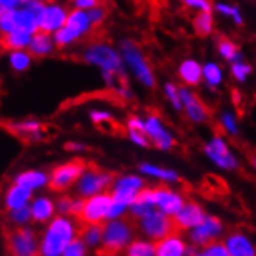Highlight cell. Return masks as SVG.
<instances>
[{
	"instance_id": "74e56055",
	"label": "cell",
	"mask_w": 256,
	"mask_h": 256,
	"mask_svg": "<svg viewBox=\"0 0 256 256\" xmlns=\"http://www.w3.org/2000/svg\"><path fill=\"white\" fill-rule=\"evenodd\" d=\"M86 253H87V244L80 236H74L73 240L68 244V247L64 252L66 256H82Z\"/></svg>"
},
{
	"instance_id": "836d02e7",
	"label": "cell",
	"mask_w": 256,
	"mask_h": 256,
	"mask_svg": "<svg viewBox=\"0 0 256 256\" xmlns=\"http://www.w3.org/2000/svg\"><path fill=\"white\" fill-rule=\"evenodd\" d=\"M30 53H24V52H20V50H18V52H12L11 54H10V66H11V68L14 70V72H25L28 67H30V64H32V59H30Z\"/></svg>"
},
{
	"instance_id": "f6af8a7d",
	"label": "cell",
	"mask_w": 256,
	"mask_h": 256,
	"mask_svg": "<svg viewBox=\"0 0 256 256\" xmlns=\"http://www.w3.org/2000/svg\"><path fill=\"white\" fill-rule=\"evenodd\" d=\"M216 10L220 11V12H224V14H227V16H232L238 25H242L244 24L242 22V18L239 16V10L236 6H228V5H224V4H218L216 5Z\"/></svg>"
},
{
	"instance_id": "ee69618b",
	"label": "cell",
	"mask_w": 256,
	"mask_h": 256,
	"mask_svg": "<svg viewBox=\"0 0 256 256\" xmlns=\"http://www.w3.org/2000/svg\"><path fill=\"white\" fill-rule=\"evenodd\" d=\"M166 95H168V98L171 100V102L174 104V108L177 110L182 109L184 101H180V100H182V96H180V90H177V87L174 84H171V82L166 84Z\"/></svg>"
},
{
	"instance_id": "9a60e30c",
	"label": "cell",
	"mask_w": 256,
	"mask_h": 256,
	"mask_svg": "<svg viewBox=\"0 0 256 256\" xmlns=\"http://www.w3.org/2000/svg\"><path fill=\"white\" fill-rule=\"evenodd\" d=\"M180 96H182L185 110L192 122L205 123L210 118V115H212V112H210V109L206 108V104L200 100V96L192 94L190 88H186V87L180 88Z\"/></svg>"
},
{
	"instance_id": "2e32d148",
	"label": "cell",
	"mask_w": 256,
	"mask_h": 256,
	"mask_svg": "<svg viewBox=\"0 0 256 256\" xmlns=\"http://www.w3.org/2000/svg\"><path fill=\"white\" fill-rule=\"evenodd\" d=\"M146 129L149 134V138L152 142V146L158 148V149H171L176 144L174 137L163 129L158 115L150 114L146 120Z\"/></svg>"
},
{
	"instance_id": "7c38bea8",
	"label": "cell",
	"mask_w": 256,
	"mask_h": 256,
	"mask_svg": "<svg viewBox=\"0 0 256 256\" xmlns=\"http://www.w3.org/2000/svg\"><path fill=\"white\" fill-rule=\"evenodd\" d=\"M152 202L163 213L174 216L176 213L180 212V208L185 205L186 200L180 194L171 191L166 186H157L152 188Z\"/></svg>"
},
{
	"instance_id": "52a82bcc",
	"label": "cell",
	"mask_w": 256,
	"mask_h": 256,
	"mask_svg": "<svg viewBox=\"0 0 256 256\" xmlns=\"http://www.w3.org/2000/svg\"><path fill=\"white\" fill-rule=\"evenodd\" d=\"M5 240H6V252L10 254H18V256L39 254L40 246L38 242V236L30 228H22V227L8 228V233H5Z\"/></svg>"
},
{
	"instance_id": "4fadbf2b",
	"label": "cell",
	"mask_w": 256,
	"mask_h": 256,
	"mask_svg": "<svg viewBox=\"0 0 256 256\" xmlns=\"http://www.w3.org/2000/svg\"><path fill=\"white\" fill-rule=\"evenodd\" d=\"M174 219L180 232L184 233L188 228H194V227H198L199 224H202L205 219V214H204L202 206L198 202L186 200L185 205L180 208V212L174 214Z\"/></svg>"
},
{
	"instance_id": "b9f144b4",
	"label": "cell",
	"mask_w": 256,
	"mask_h": 256,
	"mask_svg": "<svg viewBox=\"0 0 256 256\" xmlns=\"http://www.w3.org/2000/svg\"><path fill=\"white\" fill-rule=\"evenodd\" d=\"M232 73H233V76H234L238 81H244V80L248 76V74L252 73V67L239 61V62H234V64L232 66Z\"/></svg>"
},
{
	"instance_id": "f546056e",
	"label": "cell",
	"mask_w": 256,
	"mask_h": 256,
	"mask_svg": "<svg viewBox=\"0 0 256 256\" xmlns=\"http://www.w3.org/2000/svg\"><path fill=\"white\" fill-rule=\"evenodd\" d=\"M194 33L199 38H206L213 30V18L210 11H200L194 18Z\"/></svg>"
},
{
	"instance_id": "816d5d0a",
	"label": "cell",
	"mask_w": 256,
	"mask_h": 256,
	"mask_svg": "<svg viewBox=\"0 0 256 256\" xmlns=\"http://www.w3.org/2000/svg\"><path fill=\"white\" fill-rule=\"evenodd\" d=\"M64 148H66L67 150H82V149H87V146H86V144H81V143H73V142L66 143V144H64Z\"/></svg>"
},
{
	"instance_id": "c3c4849f",
	"label": "cell",
	"mask_w": 256,
	"mask_h": 256,
	"mask_svg": "<svg viewBox=\"0 0 256 256\" xmlns=\"http://www.w3.org/2000/svg\"><path fill=\"white\" fill-rule=\"evenodd\" d=\"M73 4L81 10H92L101 5V0H73Z\"/></svg>"
},
{
	"instance_id": "db71d44e",
	"label": "cell",
	"mask_w": 256,
	"mask_h": 256,
	"mask_svg": "<svg viewBox=\"0 0 256 256\" xmlns=\"http://www.w3.org/2000/svg\"><path fill=\"white\" fill-rule=\"evenodd\" d=\"M48 2H53V0H48Z\"/></svg>"
},
{
	"instance_id": "7a4b0ae2",
	"label": "cell",
	"mask_w": 256,
	"mask_h": 256,
	"mask_svg": "<svg viewBox=\"0 0 256 256\" xmlns=\"http://www.w3.org/2000/svg\"><path fill=\"white\" fill-rule=\"evenodd\" d=\"M84 58L87 62L96 64L102 68V74L110 88L128 87V80H126L123 64L120 61V56L112 48L101 44H95L87 50Z\"/></svg>"
},
{
	"instance_id": "83f0119b",
	"label": "cell",
	"mask_w": 256,
	"mask_h": 256,
	"mask_svg": "<svg viewBox=\"0 0 256 256\" xmlns=\"http://www.w3.org/2000/svg\"><path fill=\"white\" fill-rule=\"evenodd\" d=\"M47 182H48L47 174L39 172V171H28V172H24L16 177V184L26 186V188H32V190L44 186Z\"/></svg>"
},
{
	"instance_id": "f5cc1de1",
	"label": "cell",
	"mask_w": 256,
	"mask_h": 256,
	"mask_svg": "<svg viewBox=\"0 0 256 256\" xmlns=\"http://www.w3.org/2000/svg\"><path fill=\"white\" fill-rule=\"evenodd\" d=\"M246 154H247L248 162L253 164V168L256 170V149H247V150H246Z\"/></svg>"
},
{
	"instance_id": "5b68a950",
	"label": "cell",
	"mask_w": 256,
	"mask_h": 256,
	"mask_svg": "<svg viewBox=\"0 0 256 256\" xmlns=\"http://www.w3.org/2000/svg\"><path fill=\"white\" fill-rule=\"evenodd\" d=\"M116 182V174L101 170L98 164L88 162V166L78 182V191L82 198H92L100 191L106 190Z\"/></svg>"
},
{
	"instance_id": "f1b7e54d",
	"label": "cell",
	"mask_w": 256,
	"mask_h": 256,
	"mask_svg": "<svg viewBox=\"0 0 256 256\" xmlns=\"http://www.w3.org/2000/svg\"><path fill=\"white\" fill-rule=\"evenodd\" d=\"M218 48H219V53L227 59V61H232V62H239L240 59V54L238 52V47L236 44L232 42L227 36H218Z\"/></svg>"
},
{
	"instance_id": "7402d4cb",
	"label": "cell",
	"mask_w": 256,
	"mask_h": 256,
	"mask_svg": "<svg viewBox=\"0 0 256 256\" xmlns=\"http://www.w3.org/2000/svg\"><path fill=\"white\" fill-rule=\"evenodd\" d=\"M30 199H32V188H26V186L19 185V184H14L6 192V199H5L6 208L14 210V208L25 206Z\"/></svg>"
},
{
	"instance_id": "f35d334b",
	"label": "cell",
	"mask_w": 256,
	"mask_h": 256,
	"mask_svg": "<svg viewBox=\"0 0 256 256\" xmlns=\"http://www.w3.org/2000/svg\"><path fill=\"white\" fill-rule=\"evenodd\" d=\"M200 254H206V256H230L228 248L225 246V242H218V240H213L212 244H208L204 247V250L200 252Z\"/></svg>"
},
{
	"instance_id": "8fae6325",
	"label": "cell",
	"mask_w": 256,
	"mask_h": 256,
	"mask_svg": "<svg viewBox=\"0 0 256 256\" xmlns=\"http://www.w3.org/2000/svg\"><path fill=\"white\" fill-rule=\"evenodd\" d=\"M222 233V222L214 216H205L204 222L194 227L190 233V239L194 246L204 248L205 246L212 244Z\"/></svg>"
},
{
	"instance_id": "60d3db41",
	"label": "cell",
	"mask_w": 256,
	"mask_h": 256,
	"mask_svg": "<svg viewBox=\"0 0 256 256\" xmlns=\"http://www.w3.org/2000/svg\"><path fill=\"white\" fill-rule=\"evenodd\" d=\"M45 8H47V5H45V2H42V0H32V2L26 4V10L36 18L38 24H40V19L45 12Z\"/></svg>"
},
{
	"instance_id": "ffe728a7",
	"label": "cell",
	"mask_w": 256,
	"mask_h": 256,
	"mask_svg": "<svg viewBox=\"0 0 256 256\" xmlns=\"http://www.w3.org/2000/svg\"><path fill=\"white\" fill-rule=\"evenodd\" d=\"M225 246L228 248L230 256H253L256 253L253 244L242 233H232L225 240Z\"/></svg>"
},
{
	"instance_id": "484cf974",
	"label": "cell",
	"mask_w": 256,
	"mask_h": 256,
	"mask_svg": "<svg viewBox=\"0 0 256 256\" xmlns=\"http://www.w3.org/2000/svg\"><path fill=\"white\" fill-rule=\"evenodd\" d=\"M66 25H68L73 30H76L80 34H84V33L88 32L90 26H92V22H90L88 12H84V10L78 8V10H74L70 14V16L67 18Z\"/></svg>"
},
{
	"instance_id": "44dd1931",
	"label": "cell",
	"mask_w": 256,
	"mask_h": 256,
	"mask_svg": "<svg viewBox=\"0 0 256 256\" xmlns=\"http://www.w3.org/2000/svg\"><path fill=\"white\" fill-rule=\"evenodd\" d=\"M128 128H129V135H130L132 142H135L140 146H144V148L152 146V142H150L148 129H146V123H143L138 116H134V115L129 116Z\"/></svg>"
},
{
	"instance_id": "7dc6e473",
	"label": "cell",
	"mask_w": 256,
	"mask_h": 256,
	"mask_svg": "<svg viewBox=\"0 0 256 256\" xmlns=\"http://www.w3.org/2000/svg\"><path fill=\"white\" fill-rule=\"evenodd\" d=\"M222 126H224V129H227V132L230 135H236L238 134V128H236V123H234V118L230 114H224L222 115Z\"/></svg>"
},
{
	"instance_id": "6da1fadb",
	"label": "cell",
	"mask_w": 256,
	"mask_h": 256,
	"mask_svg": "<svg viewBox=\"0 0 256 256\" xmlns=\"http://www.w3.org/2000/svg\"><path fill=\"white\" fill-rule=\"evenodd\" d=\"M138 218L134 216L130 212L123 214L118 220H110L104 225V238L100 248H96L98 254L112 256L123 253L124 248L130 244L135 232L138 228Z\"/></svg>"
},
{
	"instance_id": "ac0fdd59",
	"label": "cell",
	"mask_w": 256,
	"mask_h": 256,
	"mask_svg": "<svg viewBox=\"0 0 256 256\" xmlns=\"http://www.w3.org/2000/svg\"><path fill=\"white\" fill-rule=\"evenodd\" d=\"M28 50H30V54L38 59L48 56L53 50V39H52L50 33L38 30L32 38V42L28 45Z\"/></svg>"
},
{
	"instance_id": "5bb4252c",
	"label": "cell",
	"mask_w": 256,
	"mask_h": 256,
	"mask_svg": "<svg viewBox=\"0 0 256 256\" xmlns=\"http://www.w3.org/2000/svg\"><path fill=\"white\" fill-rule=\"evenodd\" d=\"M205 152L216 164H219V166L224 170H238V166H239L238 160L233 157V154H230L227 144L224 143V140L220 137H214L212 142H210L205 146Z\"/></svg>"
},
{
	"instance_id": "e575fe53",
	"label": "cell",
	"mask_w": 256,
	"mask_h": 256,
	"mask_svg": "<svg viewBox=\"0 0 256 256\" xmlns=\"http://www.w3.org/2000/svg\"><path fill=\"white\" fill-rule=\"evenodd\" d=\"M126 253L130 254V256H152V254H157L154 244L143 242V240H135V242H130L128 246Z\"/></svg>"
},
{
	"instance_id": "d4e9b609",
	"label": "cell",
	"mask_w": 256,
	"mask_h": 256,
	"mask_svg": "<svg viewBox=\"0 0 256 256\" xmlns=\"http://www.w3.org/2000/svg\"><path fill=\"white\" fill-rule=\"evenodd\" d=\"M178 74H180V80H182L186 86H198L200 82V78L204 74V70L200 68L199 62L192 61V59H188L185 61L178 68Z\"/></svg>"
},
{
	"instance_id": "4dcf8cb0",
	"label": "cell",
	"mask_w": 256,
	"mask_h": 256,
	"mask_svg": "<svg viewBox=\"0 0 256 256\" xmlns=\"http://www.w3.org/2000/svg\"><path fill=\"white\" fill-rule=\"evenodd\" d=\"M95 126H96L102 134L115 135V137H118V135H120V137H123V135L126 134L124 126H123V124H120L112 115L108 116V118H104V120H101V122H98Z\"/></svg>"
},
{
	"instance_id": "ab89813d",
	"label": "cell",
	"mask_w": 256,
	"mask_h": 256,
	"mask_svg": "<svg viewBox=\"0 0 256 256\" xmlns=\"http://www.w3.org/2000/svg\"><path fill=\"white\" fill-rule=\"evenodd\" d=\"M144 185V182L140 177H135V176H126L122 178H116L115 182V188H132V190H142Z\"/></svg>"
},
{
	"instance_id": "f907efd6",
	"label": "cell",
	"mask_w": 256,
	"mask_h": 256,
	"mask_svg": "<svg viewBox=\"0 0 256 256\" xmlns=\"http://www.w3.org/2000/svg\"><path fill=\"white\" fill-rule=\"evenodd\" d=\"M19 4H20V0H0L2 10H14Z\"/></svg>"
},
{
	"instance_id": "8d00e7d4",
	"label": "cell",
	"mask_w": 256,
	"mask_h": 256,
	"mask_svg": "<svg viewBox=\"0 0 256 256\" xmlns=\"http://www.w3.org/2000/svg\"><path fill=\"white\" fill-rule=\"evenodd\" d=\"M204 76H205L206 82H208L210 86H212V87L220 84V81H222L220 68H219L216 64H206V66L204 67Z\"/></svg>"
},
{
	"instance_id": "4316f807",
	"label": "cell",
	"mask_w": 256,
	"mask_h": 256,
	"mask_svg": "<svg viewBox=\"0 0 256 256\" xmlns=\"http://www.w3.org/2000/svg\"><path fill=\"white\" fill-rule=\"evenodd\" d=\"M32 212H33V219L36 222H47L54 213V205L50 199L40 198L33 204Z\"/></svg>"
},
{
	"instance_id": "3957f363",
	"label": "cell",
	"mask_w": 256,
	"mask_h": 256,
	"mask_svg": "<svg viewBox=\"0 0 256 256\" xmlns=\"http://www.w3.org/2000/svg\"><path fill=\"white\" fill-rule=\"evenodd\" d=\"M74 236H76V230H74V225L70 220L61 216L54 218L44 234L39 254H45V256L64 254L66 248L68 247Z\"/></svg>"
},
{
	"instance_id": "ba28073f",
	"label": "cell",
	"mask_w": 256,
	"mask_h": 256,
	"mask_svg": "<svg viewBox=\"0 0 256 256\" xmlns=\"http://www.w3.org/2000/svg\"><path fill=\"white\" fill-rule=\"evenodd\" d=\"M123 47V56L126 59V62L130 66L134 74L137 76L144 86L148 87H154V74L152 70L148 66L144 56L142 54V52L138 50V47L130 40H124L122 44Z\"/></svg>"
},
{
	"instance_id": "603a6c76",
	"label": "cell",
	"mask_w": 256,
	"mask_h": 256,
	"mask_svg": "<svg viewBox=\"0 0 256 256\" xmlns=\"http://www.w3.org/2000/svg\"><path fill=\"white\" fill-rule=\"evenodd\" d=\"M202 192L205 196H213V198H222L228 194V185L225 180L214 174H206L202 182Z\"/></svg>"
},
{
	"instance_id": "d6986e66",
	"label": "cell",
	"mask_w": 256,
	"mask_h": 256,
	"mask_svg": "<svg viewBox=\"0 0 256 256\" xmlns=\"http://www.w3.org/2000/svg\"><path fill=\"white\" fill-rule=\"evenodd\" d=\"M154 247H156V253L158 256H182V254L188 253L186 244L182 239H178L176 236H168V238L158 239L154 244Z\"/></svg>"
},
{
	"instance_id": "d590c367",
	"label": "cell",
	"mask_w": 256,
	"mask_h": 256,
	"mask_svg": "<svg viewBox=\"0 0 256 256\" xmlns=\"http://www.w3.org/2000/svg\"><path fill=\"white\" fill-rule=\"evenodd\" d=\"M32 218H33V212H32V208H28L26 205L20 206V208L10 210V220L12 224H16V225L26 224Z\"/></svg>"
},
{
	"instance_id": "9c48e42d",
	"label": "cell",
	"mask_w": 256,
	"mask_h": 256,
	"mask_svg": "<svg viewBox=\"0 0 256 256\" xmlns=\"http://www.w3.org/2000/svg\"><path fill=\"white\" fill-rule=\"evenodd\" d=\"M112 205V194H95L84 204V210L78 219V224H98L108 216Z\"/></svg>"
},
{
	"instance_id": "e0dca14e",
	"label": "cell",
	"mask_w": 256,
	"mask_h": 256,
	"mask_svg": "<svg viewBox=\"0 0 256 256\" xmlns=\"http://www.w3.org/2000/svg\"><path fill=\"white\" fill-rule=\"evenodd\" d=\"M66 22H67L66 8L59 6V5H48L47 8H45V12L40 19L39 30L52 33V32H54V30L61 28Z\"/></svg>"
},
{
	"instance_id": "1f68e13d",
	"label": "cell",
	"mask_w": 256,
	"mask_h": 256,
	"mask_svg": "<svg viewBox=\"0 0 256 256\" xmlns=\"http://www.w3.org/2000/svg\"><path fill=\"white\" fill-rule=\"evenodd\" d=\"M144 174H150V176H156L158 178H163V180H168V182H180V177L171 171V170H163V168H158V166H152V164H140V168H138Z\"/></svg>"
},
{
	"instance_id": "8992f818",
	"label": "cell",
	"mask_w": 256,
	"mask_h": 256,
	"mask_svg": "<svg viewBox=\"0 0 256 256\" xmlns=\"http://www.w3.org/2000/svg\"><path fill=\"white\" fill-rule=\"evenodd\" d=\"M88 166V162L82 158H74L66 164H61L53 170L52 177L48 180V186L54 192H62L73 186L74 182H78L84 171Z\"/></svg>"
},
{
	"instance_id": "30bf717a",
	"label": "cell",
	"mask_w": 256,
	"mask_h": 256,
	"mask_svg": "<svg viewBox=\"0 0 256 256\" xmlns=\"http://www.w3.org/2000/svg\"><path fill=\"white\" fill-rule=\"evenodd\" d=\"M5 129L25 144L42 142L48 137V126H45L42 123H36V122L10 123V124H5Z\"/></svg>"
},
{
	"instance_id": "277c9868",
	"label": "cell",
	"mask_w": 256,
	"mask_h": 256,
	"mask_svg": "<svg viewBox=\"0 0 256 256\" xmlns=\"http://www.w3.org/2000/svg\"><path fill=\"white\" fill-rule=\"evenodd\" d=\"M140 230L150 239L158 240L168 236H178L182 234L180 228L177 227L176 219L171 214L163 212H149L138 220Z\"/></svg>"
},
{
	"instance_id": "7bdbcfd3",
	"label": "cell",
	"mask_w": 256,
	"mask_h": 256,
	"mask_svg": "<svg viewBox=\"0 0 256 256\" xmlns=\"http://www.w3.org/2000/svg\"><path fill=\"white\" fill-rule=\"evenodd\" d=\"M88 18H90V22H92L94 28H101L104 19H106V11H104L102 8H100V6H95V8L90 10Z\"/></svg>"
},
{
	"instance_id": "bcb514c9",
	"label": "cell",
	"mask_w": 256,
	"mask_h": 256,
	"mask_svg": "<svg viewBox=\"0 0 256 256\" xmlns=\"http://www.w3.org/2000/svg\"><path fill=\"white\" fill-rule=\"evenodd\" d=\"M182 2L190 8H196L200 11H212V0H182Z\"/></svg>"
},
{
	"instance_id": "cb8c5ba5",
	"label": "cell",
	"mask_w": 256,
	"mask_h": 256,
	"mask_svg": "<svg viewBox=\"0 0 256 256\" xmlns=\"http://www.w3.org/2000/svg\"><path fill=\"white\" fill-rule=\"evenodd\" d=\"M33 34L26 32H19L14 30L10 33H2V47L4 50H22L32 42Z\"/></svg>"
},
{
	"instance_id": "d6a6232c",
	"label": "cell",
	"mask_w": 256,
	"mask_h": 256,
	"mask_svg": "<svg viewBox=\"0 0 256 256\" xmlns=\"http://www.w3.org/2000/svg\"><path fill=\"white\" fill-rule=\"evenodd\" d=\"M81 34L76 32V30L70 28L68 25L66 26H61L59 30H56V34H54V42L58 44V47H66V45H68L70 42L76 40Z\"/></svg>"
},
{
	"instance_id": "681fc988",
	"label": "cell",
	"mask_w": 256,
	"mask_h": 256,
	"mask_svg": "<svg viewBox=\"0 0 256 256\" xmlns=\"http://www.w3.org/2000/svg\"><path fill=\"white\" fill-rule=\"evenodd\" d=\"M72 205H73V199L72 198H61L59 199V204H58V210L64 214H70V210H72Z\"/></svg>"
}]
</instances>
